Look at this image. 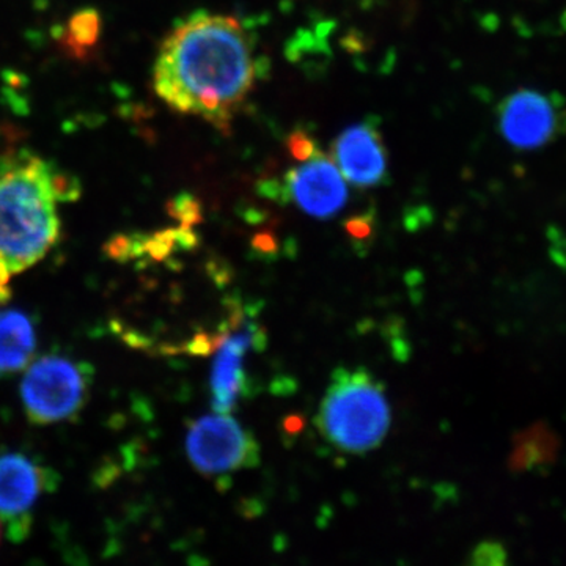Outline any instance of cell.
<instances>
[{
	"mask_svg": "<svg viewBox=\"0 0 566 566\" xmlns=\"http://www.w3.org/2000/svg\"><path fill=\"white\" fill-rule=\"evenodd\" d=\"M255 77L252 41L243 24L226 14L197 13L164 40L153 87L170 109L227 134Z\"/></svg>",
	"mask_w": 566,
	"mask_h": 566,
	"instance_id": "obj_1",
	"label": "cell"
},
{
	"mask_svg": "<svg viewBox=\"0 0 566 566\" xmlns=\"http://www.w3.org/2000/svg\"><path fill=\"white\" fill-rule=\"evenodd\" d=\"M80 192L74 178L20 151L0 164V289L44 259L61 237L59 203Z\"/></svg>",
	"mask_w": 566,
	"mask_h": 566,
	"instance_id": "obj_2",
	"label": "cell"
},
{
	"mask_svg": "<svg viewBox=\"0 0 566 566\" xmlns=\"http://www.w3.org/2000/svg\"><path fill=\"white\" fill-rule=\"evenodd\" d=\"M385 387L364 367H340L331 376L316 415L324 441L349 455L378 449L390 430Z\"/></svg>",
	"mask_w": 566,
	"mask_h": 566,
	"instance_id": "obj_3",
	"label": "cell"
},
{
	"mask_svg": "<svg viewBox=\"0 0 566 566\" xmlns=\"http://www.w3.org/2000/svg\"><path fill=\"white\" fill-rule=\"evenodd\" d=\"M87 389V375L80 365L59 356L33 364L21 387L25 411L35 423L61 422L76 415Z\"/></svg>",
	"mask_w": 566,
	"mask_h": 566,
	"instance_id": "obj_4",
	"label": "cell"
},
{
	"mask_svg": "<svg viewBox=\"0 0 566 566\" xmlns=\"http://www.w3.org/2000/svg\"><path fill=\"white\" fill-rule=\"evenodd\" d=\"M188 457L205 475H226L260 463V446L232 416H205L189 430Z\"/></svg>",
	"mask_w": 566,
	"mask_h": 566,
	"instance_id": "obj_5",
	"label": "cell"
},
{
	"mask_svg": "<svg viewBox=\"0 0 566 566\" xmlns=\"http://www.w3.org/2000/svg\"><path fill=\"white\" fill-rule=\"evenodd\" d=\"M499 126L504 139L517 150H538L557 136L560 111L545 93L523 88L502 103Z\"/></svg>",
	"mask_w": 566,
	"mask_h": 566,
	"instance_id": "obj_6",
	"label": "cell"
},
{
	"mask_svg": "<svg viewBox=\"0 0 566 566\" xmlns=\"http://www.w3.org/2000/svg\"><path fill=\"white\" fill-rule=\"evenodd\" d=\"M286 193L305 214L318 219L333 218L348 202L344 175L322 150L290 170Z\"/></svg>",
	"mask_w": 566,
	"mask_h": 566,
	"instance_id": "obj_7",
	"label": "cell"
},
{
	"mask_svg": "<svg viewBox=\"0 0 566 566\" xmlns=\"http://www.w3.org/2000/svg\"><path fill=\"white\" fill-rule=\"evenodd\" d=\"M264 333L253 319H241L240 326L219 344L211 371L212 408L229 415L233 411L245 385L244 359L251 349H262Z\"/></svg>",
	"mask_w": 566,
	"mask_h": 566,
	"instance_id": "obj_8",
	"label": "cell"
},
{
	"mask_svg": "<svg viewBox=\"0 0 566 566\" xmlns=\"http://www.w3.org/2000/svg\"><path fill=\"white\" fill-rule=\"evenodd\" d=\"M331 158L346 182L375 188L387 178V151L381 133L370 123L349 126L335 139Z\"/></svg>",
	"mask_w": 566,
	"mask_h": 566,
	"instance_id": "obj_9",
	"label": "cell"
},
{
	"mask_svg": "<svg viewBox=\"0 0 566 566\" xmlns=\"http://www.w3.org/2000/svg\"><path fill=\"white\" fill-rule=\"evenodd\" d=\"M44 472L20 453L0 455V516L17 527L39 501L44 486Z\"/></svg>",
	"mask_w": 566,
	"mask_h": 566,
	"instance_id": "obj_10",
	"label": "cell"
},
{
	"mask_svg": "<svg viewBox=\"0 0 566 566\" xmlns=\"http://www.w3.org/2000/svg\"><path fill=\"white\" fill-rule=\"evenodd\" d=\"M35 331L20 311L0 312V376L21 370L35 352Z\"/></svg>",
	"mask_w": 566,
	"mask_h": 566,
	"instance_id": "obj_11",
	"label": "cell"
},
{
	"mask_svg": "<svg viewBox=\"0 0 566 566\" xmlns=\"http://www.w3.org/2000/svg\"><path fill=\"white\" fill-rule=\"evenodd\" d=\"M99 36V17L95 11H82L73 17L69 25L66 43L76 52L87 51Z\"/></svg>",
	"mask_w": 566,
	"mask_h": 566,
	"instance_id": "obj_12",
	"label": "cell"
},
{
	"mask_svg": "<svg viewBox=\"0 0 566 566\" xmlns=\"http://www.w3.org/2000/svg\"><path fill=\"white\" fill-rule=\"evenodd\" d=\"M289 148L296 161H305V159L311 158L312 155L319 150L316 147V142L304 132H296L290 136Z\"/></svg>",
	"mask_w": 566,
	"mask_h": 566,
	"instance_id": "obj_13",
	"label": "cell"
},
{
	"mask_svg": "<svg viewBox=\"0 0 566 566\" xmlns=\"http://www.w3.org/2000/svg\"><path fill=\"white\" fill-rule=\"evenodd\" d=\"M504 547L497 543H482L472 554V564L475 565H501L504 564Z\"/></svg>",
	"mask_w": 566,
	"mask_h": 566,
	"instance_id": "obj_14",
	"label": "cell"
}]
</instances>
